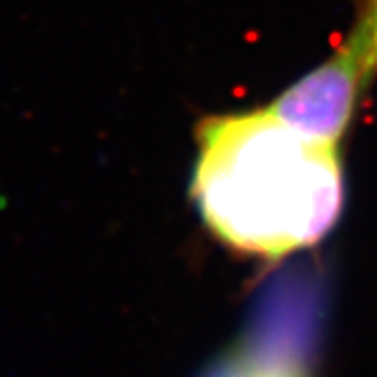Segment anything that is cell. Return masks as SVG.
<instances>
[{
    "mask_svg": "<svg viewBox=\"0 0 377 377\" xmlns=\"http://www.w3.org/2000/svg\"><path fill=\"white\" fill-rule=\"evenodd\" d=\"M193 201L229 247L281 258L321 241L342 214L337 145L313 141L269 107L197 128Z\"/></svg>",
    "mask_w": 377,
    "mask_h": 377,
    "instance_id": "1",
    "label": "cell"
},
{
    "mask_svg": "<svg viewBox=\"0 0 377 377\" xmlns=\"http://www.w3.org/2000/svg\"><path fill=\"white\" fill-rule=\"evenodd\" d=\"M367 82L369 76L359 57L342 47L327 63L289 86L269 109L300 135L337 145Z\"/></svg>",
    "mask_w": 377,
    "mask_h": 377,
    "instance_id": "2",
    "label": "cell"
},
{
    "mask_svg": "<svg viewBox=\"0 0 377 377\" xmlns=\"http://www.w3.org/2000/svg\"><path fill=\"white\" fill-rule=\"evenodd\" d=\"M266 344L269 350L254 344L249 352L223 361L203 377H306L300 367L302 354L279 352V346Z\"/></svg>",
    "mask_w": 377,
    "mask_h": 377,
    "instance_id": "3",
    "label": "cell"
},
{
    "mask_svg": "<svg viewBox=\"0 0 377 377\" xmlns=\"http://www.w3.org/2000/svg\"><path fill=\"white\" fill-rule=\"evenodd\" d=\"M361 61L365 74L371 78L377 69V0H369L359 26L344 43Z\"/></svg>",
    "mask_w": 377,
    "mask_h": 377,
    "instance_id": "4",
    "label": "cell"
}]
</instances>
